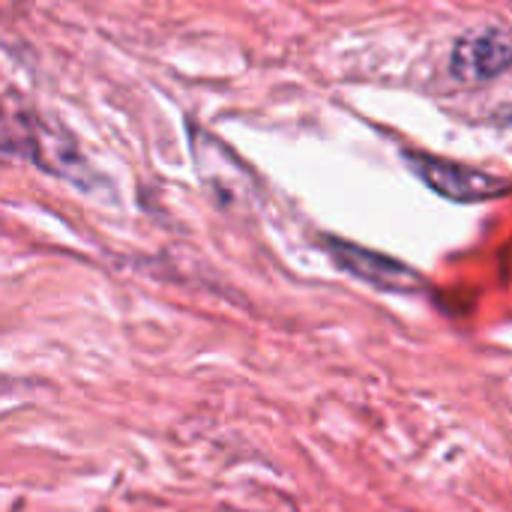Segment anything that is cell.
I'll return each mask as SVG.
<instances>
[{
    "label": "cell",
    "instance_id": "cell-2",
    "mask_svg": "<svg viewBox=\"0 0 512 512\" xmlns=\"http://www.w3.org/2000/svg\"><path fill=\"white\" fill-rule=\"evenodd\" d=\"M512 57V42L507 27L501 24H483L459 36L450 54V69L459 81L480 84L492 81L507 72Z\"/></svg>",
    "mask_w": 512,
    "mask_h": 512
},
{
    "label": "cell",
    "instance_id": "cell-1",
    "mask_svg": "<svg viewBox=\"0 0 512 512\" xmlns=\"http://www.w3.org/2000/svg\"><path fill=\"white\" fill-rule=\"evenodd\" d=\"M408 159L426 186H432L438 195L459 201V204H480V201L504 198L510 189L507 177L480 171L474 165H462V162H450V159H438L426 153H411Z\"/></svg>",
    "mask_w": 512,
    "mask_h": 512
},
{
    "label": "cell",
    "instance_id": "cell-3",
    "mask_svg": "<svg viewBox=\"0 0 512 512\" xmlns=\"http://www.w3.org/2000/svg\"><path fill=\"white\" fill-rule=\"evenodd\" d=\"M330 255L333 261L348 270L354 279H363L369 282L372 288H381V291H393V294H414L423 288V276L390 258V255H381L375 249H363V246H354V243H342V240H330Z\"/></svg>",
    "mask_w": 512,
    "mask_h": 512
}]
</instances>
